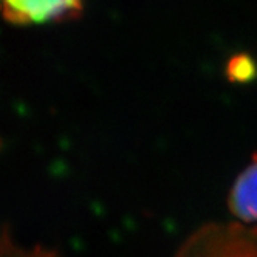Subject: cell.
I'll list each match as a JSON object with an SVG mask.
<instances>
[{"instance_id": "6da1fadb", "label": "cell", "mask_w": 257, "mask_h": 257, "mask_svg": "<svg viewBox=\"0 0 257 257\" xmlns=\"http://www.w3.org/2000/svg\"><path fill=\"white\" fill-rule=\"evenodd\" d=\"M175 257H257V229L240 223H211L192 232Z\"/></svg>"}, {"instance_id": "7a4b0ae2", "label": "cell", "mask_w": 257, "mask_h": 257, "mask_svg": "<svg viewBox=\"0 0 257 257\" xmlns=\"http://www.w3.org/2000/svg\"><path fill=\"white\" fill-rule=\"evenodd\" d=\"M81 10L82 0H4V16L13 24L73 19Z\"/></svg>"}, {"instance_id": "3957f363", "label": "cell", "mask_w": 257, "mask_h": 257, "mask_svg": "<svg viewBox=\"0 0 257 257\" xmlns=\"http://www.w3.org/2000/svg\"><path fill=\"white\" fill-rule=\"evenodd\" d=\"M229 208L232 214L245 223H257V155L238 174L229 192Z\"/></svg>"}, {"instance_id": "277c9868", "label": "cell", "mask_w": 257, "mask_h": 257, "mask_svg": "<svg viewBox=\"0 0 257 257\" xmlns=\"http://www.w3.org/2000/svg\"><path fill=\"white\" fill-rule=\"evenodd\" d=\"M2 257H59V254L53 249L42 246H31L24 248L19 246L5 231L2 238Z\"/></svg>"}, {"instance_id": "5b68a950", "label": "cell", "mask_w": 257, "mask_h": 257, "mask_svg": "<svg viewBox=\"0 0 257 257\" xmlns=\"http://www.w3.org/2000/svg\"><path fill=\"white\" fill-rule=\"evenodd\" d=\"M255 62L249 54H237L232 56L229 64H228V76L231 81H238V82H245L249 81L255 76Z\"/></svg>"}]
</instances>
